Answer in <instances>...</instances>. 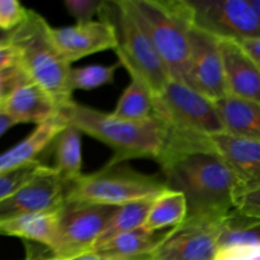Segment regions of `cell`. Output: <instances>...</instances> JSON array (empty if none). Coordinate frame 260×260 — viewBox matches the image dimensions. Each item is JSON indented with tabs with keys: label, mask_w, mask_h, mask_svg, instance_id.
Segmentation results:
<instances>
[{
	"label": "cell",
	"mask_w": 260,
	"mask_h": 260,
	"mask_svg": "<svg viewBox=\"0 0 260 260\" xmlns=\"http://www.w3.org/2000/svg\"><path fill=\"white\" fill-rule=\"evenodd\" d=\"M156 162L167 187L184 194L187 218L225 220L235 211L240 184L211 137L168 128Z\"/></svg>",
	"instance_id": "6da1fadb"
},
{
	"label": "cell",
	"mask_w": 260,
	"mask_h": 260,
	"mask_svg": "<svg viewBox=\"0 0 260 260\" xmlns=\"http://www.w3.org/2000/svg\"><path fill=\"white\" fill-rule=\"evenodd\" d=\"M60 111L81 134L112 149L113 156L108 165L124 164L134 159L156 161L167 141L168 126L156 116L144 121H129L74 101Z\"/></svg>",
	"instance_id": "7a4b0ae2"
},
{
	"label": "cell",
	"mask_w": 260,
	"mask_h": 260,
	"mask_svg": "<svg viewBox=\"0 0 260 260\" xmlns=\"http://www.w3.org/2000/svg\"><path fill=\"white\" fill-rule=\"evenodd\" d=\"M147 33L173 80L187 84L190 29L194 24L189 0H126Z\"/></svg>",
	"instance_id": "3957f363"
},
{
	"label": "cell",
	"mask_w": 260,
	"mask_h": 260,
	"mask_svg": "<svg viewBox=\"0 0 260 260\" xmlns=\"http://www.w3.org/2000/svg\"><path fill=\"white\" fill-rule=\"evenodd\" d=\"M51 28L42 15L29 9L24 22L13 30L10 43L17 48L18 61L28 79L45 89L62 108L73 102L71 66L55 46Z\"/></svg>",
	"instance_id": "277c9868"
},
{
	"label": "cell",
	"mask_w": 260,
	"mask_h": 260,
	"mask_svg": "<svg viewBox=\"0 0 260 260\" xmlns=\"http://www.w3.org/2000/svg\"><path fill=\"white\" fill-rule=\"evenodd\" d=\"M98 17L113 27L117 38L114 52L131 79L144 83L152 95L161 93L173 79L126 0L103 2Z\"/></svg>",
	"instance_id": "5b68a950"
},
{
	"label": "cell",
	"mask_w": 260,
	"mask_h": 260,
	"mask_svg": "<svg viewBox=\"0 0 260 260\" xmlns=\"http://www.w3.org/2000/svg\"><path fill=\"white\" fill-rule=\"evenodd\" d=\"M168 189L164 178L139 173L126 164L108 165L83 174L69 188L66 202H86L121 207L155 198Z\"/></svg>",
	"instance_id": "8992f818"
},
{
	"label": "cell",
	"mask_w": 260,
	"mask_h": 260,
	"mask_svg": "<svg viewBox=\"0 0 260 260\" xmlns=\"http://www.w3.org/2000/svg\"><path fill=\"white\" fill-rule=\"evenodd\" d=\"M154 116L175 132L208 137L225 132L215 102L182 81L172 80L154 95Z\"/></svg>",
	"instance_id": "52a82bcc"
},
{
	"label": "cell",
	"mask_w": 260,
	"mask_h": 260,
	"mask_svg": "<svg viewBox=\"0 0 260 260\" xmlns=\"http://www.w3.org/2000/svg\"><path fill=\"white\" fill-rule=\"evenodd\" d=\"M118 207L86 202H66L58 211L55 240L48 250L56 260L94 250L107 225Z\"/></svg>",
	"instance_id": "ba28073f"
},
{
	"label": "cell",
	"mask_w": 260,
	"mask_h": 260,
	"mask_svg": "<svg viewBox=\"0 0 260 260\" xmlns=\"http://www.w3.org/2000/svg\"><path fill=\"white\" fill-rule=\"evenodd\" d=\"M194 25L218 40L260 37V18L250 0H189Z\"/></svg>",
	"instance_id": "9c48e42d"
},
{
	"label": "cell",
	"mask_w": 260,
	"mask_h": 260,
	"mask_svg": "<svg viewBox=\"0 0 260 260\" xmlns=\"http://www.w3.org/2000/svg\"><path fill=\"white\" fill-rule=\"evenodd\" d=\"M71 184L53 167L45 164L27 183L0 201V222L22 216L60 211L66 203Z\"/></svg>",
	"instance_id": "30bf717a"
},
{
	"label": "cell",
	"mask_w": 260,
	"mask_h": 260,
	"mask_svg": "<svg viewBox=\"0 0 260 260\" xmlns=\"http://www.w3.org/2000/svg\"><path fill=\"white\" fill-rule=\"evenodd\" d=\"M223 220L185 218L172 229L167 240L156 249L154 260H213L220 249Z\"/></svg>",
	"instance_id": "8fae6325"
},
{
	"label": "cell",
	"mask_w": 260,
	"mask_h": 260,
	"mask_svg": "<svg viewBox=\"0 0 260 260\" xmlns=\"http://www.w3.org/2000/svg\"><path fill=\"white\" fill-rule=\"evenodd\" d=\"M187 84L213 102L229 95L220 40L193 24Z\"/></svg>",
	"instance_id": "7c38bea8"
},
{
	"label": "cell",
	"mask_w": 260,
	"mask_h": 260,
	"mask_svg": "<svg viewBox=\"0 0 260 260\" xmlns=\"http://www.w3.org/2000/svg\"><path fill=\"white\" fill-rule=\"evenodd\" d=\"M51 36L57 50L70 65L94 53L114 51L117 46L113 27L101 19L51 28Z\"/></svg>",
	"instance_id": "4fadbf2b"
},
{
	"label": "cell",
	"mask_w": 260,
	"mask_h": 260,
	"mask_svg": "<svg viewBox=\"0 0 260 260\" xmlns=\"http://www.w3.org/2000/svg\"><path fill=\"white\" fill-rule=\"evenodd\" d=\"M229 95L260 103V68L238 41L220 40Z\"/></svg>",
	"instance_id": "5bb4252c"
},
{
	"label": "cell",
	"mask_w": 260,
	"mask_h": 260,
	"mask_svg": "<svg viewBox=\"0 0 260 260\" xmlns=\"http://www.w3.org/2000/svg\"><path fill=\"white\" fill-rule=\"evenodd\" d=\"M213 145L234 172L240 194L260 187V142L229 134L211 136Z\"/></svg>",
	"instance_id": "9a60e30c"
},
{
	"label": "cell",
	"mask_w": 260,
	"mask_h": 260,
	"mask_svg": "<svg viewBox=\"0 0 260 260\" xmlns=\"http://www.w3.org/2000/svg\"><path fill=\"white\" fill-rule=\"evenodd\" d=\"M2 112L15 123H43L60 111V106L43 88L27 80L18 85L3 103Z\"/></svg>",
	"instance_id": "2e32d148"
},
{
	"label": "cell",
	"mask_w": 260,
	"mask_h": 260,
	"mask_svg": "<svg viewBox=\"0 0 260 260\" xmlns=\"http://www.w3.org/2000/svg\"><path fill=\"white\" fill-rule=\"evenodd\" d=\"M68 124L69 122L65 114L58 111L50 119L36 126L27 137L0 154V173L19 169L32 162L40 161L38 155L52 145L56 136Z\"/></svg>",
	"instance_id": "e0dca14e"
},
{
	"label": "cell",
	"mask_w": 260,
	"mask_h": 260,
	"mask_svg": "<svg viewBox=\"0 0 260 260\" xmlns=\"http://www.w3.org/2000/svg\"><path fill=\"white\" fill-rule=\"evenodd\" d=\"M225 134L260 142V103L228 95L215 102Z\"/></svg>",
	"instance_id": "ac0fdd59"
},
{
	"label": "cell",
	"mask_w": 260,
	"mask_h": 260,
	"mask_svg": "<svg viewBox=\"0 0 260 260\" xmlns=\"http://www.w3.org/2000/svg\"><path fill=\"white\" fill-rule=\"evenodd\" d=\"M170 230L149 231L145 228L137 229L116 236L94 251L102 254L109 260L151 256L167 240Z\"/></svg>",
	"instance_id": "d6986e66"
},
{
	"label": "cell",
	"mask_w": 260,
	"mask_h": 260,
	"mask_svg": "<svg viewBox=\"0 0 260 260\" xmlns=\"http://www.w3.org/2000/svg\"><path fill=\"white\" fill-rule=\"evenodd\" d=\"M58 211L22 216L0 222V235L19 238L50 249L57 230Z\"/></svg>",
	"instance_id": "ffe728a7"
},
{
	"label": "cell",
	"mask_w": 260,
	"mask_h": 260,
	"mask_svg": "<svg viewBox=\"0 0 260 260\" xmlns=\"http://www.w3.org/2000/svg\"><path fill=\"white\" fill-rule=\"evenodd\" d=\"M81 132L69 123L52 142L53 169L68 182L74 183L83 175Z\"/></svg>",
	"instance_id": "44dd1931"
},
{
	"label": "cell",
	"mask_w": 260,
	"mask_h": 260,
	"mask_svg": "<svg viewBox=\"0 0 260 260\" xmlns=\"http://www.w3.org/2000/svg\"><path fill=\"white\" fill-rule=\"evenodd\" d=\"M187 216L184 194L168 188L154 200L144 228L149 231L170 230L184 222Z\"/></svg>",
	"instance_id": "7402d4cb"
},
{
	"label": "cell",
	"mask_w": 260,
	"mask_h": 260,
	"mask_svg": "<svg viewBox=\"0 0 260 260\" xmlns=\"http://www.w3.org/2000/svg\"><path fill=\"white\" fill-rule=\"evenodd\" d=\"M155 198L127 203V205H123L117 208L114 215L112 216L111 221L107 225L106 230L103 231L101 238L96 241L94 250L103 245V244L108 243L109 240H112L116 236L121 235V234L129 233V231L144 228L147 215H149V211L151 208V205Z\"/></svg>",
	"instance_id": "603a6c76"
},
{
	"label": "cell",
	"mask_w": 260,
	"mask_h": 260,
	"mask_svg": "<svg viewBox=\"0 0 260 260\" xmlns=\"http://www.w3.org/2000/svg\"><path fill=\"white\" fill-rule=\"evenodd\" d=\"M116 117L129 121H144L154 116V95L137 79H131L112 112Z\"/></svg>",
	"instance_id": "cb8c5ba5"
},
{
	"label": "cell",
	"mask_w": 260,
	"mask_h": 260,
	"mask_svg": "<svg viewBox=\"0 0 260 260\" xmlns=\"http://www.w3.org/2000/svg\"><path fill=\"white\" fill-rule=\"evenodd\" d=\"M235 244H260V220L233 211L222 222L220 248Z\"/></svg>",
	"instance_id": "d4e9b609"
},
{
	"label": "cell",
	"mask_w": 260,
	"mask_h": 260,
	"mask_svg": "<svg viewBox=\"0 0 260 260\" xmlns=\"http://www.w3.org/2000/svg\"><path fill=\"white\" fill-rule=\"evenodd\" d=\"M119 66L121 63L116 62L112 65H85L80 68H71V90H94L112 84Z\"/></svg>",
	"instance_id": "484cf974"
},
{
	"label": "cell",
	"mask_w": 260,
	"mask_h": 260,
	"mask_svg": "<svg viewBox=\"0 0 260 260\" xmlns=\"http://www.w3.org/2000/svg\"><path fill=\"white\" fill-rule=\"evenodd\" d=\"M43 165H45L43 162L36 161L23 168H19V169L0 173V201L12 194L20 185L27 183Z\"/></svg>",
	"instance_id": "4316f807"
},
{
	"label": "cell",
	"mask_w": 260,
	"mask_h": 260,
	"mask_svg": "<svg viewBox=\"0 0 260 260\" xmlns=\"http://www.w3.org/2000/svg\"><path fill=\"white\" fill-rule=\"evenodd\" d=\"M29 9L17 0H0V29L12 32L28 17Z\"/></svg>",
	"instance_id": "83f0119b"
},
{
	"label": "cell",
	"mask_w": 260,
	"mask_h": 260,
	"mask_svg": "<svg viewBox=\"0 0 260 260\" xmlns=\"http://www.w3.org/2000/svg\"><path fill=\"white\" fill-rule=\"evenodd\" d=\"M103 0H65L63 5L76 23H89L99 14Z\"/></svg>",
	"instance_id": "f1b7e54d"
},
{
	"label": "cell",
	"mask_w": 260,
	"mask_h": 260,
	"mask_svg": "<svg viewBox=\"0 0 260 260\" xmlns=\"http://www.w3.org/2000/svg\"><path fill=\"white\" fill-rule=\"evenodd\" d=\"M213 260H260V244L221 246Z\"/></svg>",
	"instance_id": "f546056e"
},
{
	"label": "cell",
	"mask_w": 260,
	"mask_h": 260,
	"mask_svg": "<svg viewBox=\"0 0 260 260\" xmlns=\"http://www.w3.org/2000/svg\"><path fill=\"white\" fill-rule=\"evenodd\" d=\"M29 80L19 62L17 65L0 71V109L9 94L24 81Z\"/></svg>",
	"instance_id": "4dcf8cb0"
},
{
	"label": "cell",
	"mask_w": 260,
	"mask_h": 260,
	"mask_svg": "<svg viewBox=\"0 0 260 260\" xmlns=\"http://www.w3.org/2000/svg\"><path fill=\"white\" fill-rule=\"evenodd\" d=\"M235 211L246 217L260 220V187L241 193L236 200Z\"/></svg>",
	"instance_id": "1f68e13d"
},
{
	"label": "cell",
	"mask_w": 260,
	"mask_h": 260,
	"mask_svg": "<svg viewBox=\"0 0 260 260\" xmlns=\"http://www.w3.org/2000/svg\"><path fill=\"white\" fill-rule=\"evenodd\" d=\"M25 259L24 260H56L46 246L41 244L24 241Z\"/></svg>",
	"instance_id": "d6a6232c"
},
{
	"label": "cell",
	"mask_w": 260,
	"mask_h": 260,
	"mask_svg": "<svg viewBox=\"0 0 260 260\" xmlns=\"http://www.w3.org/2000/svg\"><path fill=\"white\" fill-rule=\"evenodd\" d=\"M18 61V52L17 48L12 43L0 46V71L5 70L8 68L17 65Z\"/></svg>",
	"instance_id": "836d02e7"
},
{
	"label": "cell",
	"mask_w": 260,
	"mask_h": 260,
	"mask_svg": "<svg viewBox=\"0 0 260 260\" xmlns=\"http://www.w3.org/2000/svg\"><path fill=\"white\" fill-rule=\"evenodd\" d=\"M244 50L246 51L249 56L254 60V62L260 68V37L259 38H249V40L238 41Z\"/></svg>",
	"instance_id": "e575fe53"
},
{
	"label": "cell",
	"mask_w": 260,
	"mask_h": 260,
	"mask_svg": "<svg viewBox=\"0 0 260 260\" xmlns=\"http://www.w3.org/2000/svg\"><path fill=\"white\" fill-rule=\"evenodd\" d=\"M15 124L17 123H15L9 116H7L4 112L0 111V137H2L3 135L7 134L8 129H10L13 126H15Z\"/></svg>",
	"instance_id": "d590c367"
},
{
	"label": "cell",
	"mask_w": 260,
	"mask_h": 260,
	"mask_svg": "<svg viewBox=\"0 0 260 260\" xmlns=\"http://www.w3.org/2000/svg\"><path fill=\"white\" fill-rule=\"evenodd\" d=\"M66 260H109V259L93 250V251H89V253L81 254V255L74 256V258L66 259Z\"/></svg>",
	"instance_id": "8d00e7d4"
},
{
	"label": "cell",
	"mask_w": 260,
	"mask_h": 260,
	"mask_svg": "<svg viewBox=\"0 0 260 260\" xmlns=\"http://www.w3.org/2000/svg\"><path fill=\"white\" fill-rule=\"evenodd\" d=\"M12 32H7V30L0 29V46L7 45V43L10 42V37H12Z\"/></svg>",
	"instance_id": "74e56055"
},
{
	"label": "cell",
	"mask_w": 260,
	"mask_h": 260,
	"mask_svg": "<svg viewBox=\"0 0 260 260\" xmlns=\"http://www.w3.org/2000/svg\"><path fill=\"white\" fill-rule=\"evenodd\" d=\"M250 3H251V5H253L254 9H255L258 17L260 18V0H250Z\"/></svg>",
	"instance_id": "f35d334b"
},
{
	"label": "cell",
	"mask_w": 260,
	"mask_h": 260,
	"mask_svg": "<svg viewBox=\"0 0 260 260\" xmlns=\"http://www.w3.org/2000/svg\"><path fill=\"white\" fill-rule=\"evenodd\" d=\"M151 256H140V258H128V259H111V260H149Z\"/></svg>",
	"instance_id": "ab89813d"
},
{
	"label": "cell",
	"mask_w": 260,
	"mask_h": 260,
	"mask_svg": "<svg viewBox=\"0 0 260 260\" xmlns=\"http://www.w3.org/2000/svg\"><path fill=\"white\" fill-rule=\"evenodd\" d=\"M149 260H154V259H152V258H151V259H149Z\"/></svg>",
	"instance_id": "60d3db41"
}]
</instances>
